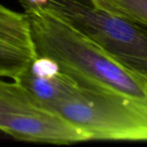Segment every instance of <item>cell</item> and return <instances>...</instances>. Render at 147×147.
<instances>
[{
    "mask_svg": "<svg viewBox=\"0 0 147 147\" xmlns=\"http://www.w3.org/2000/svg\"><path fill=\"white\" fill-rule=\"evenodd\" d=\"M36 57L57 62L61 71L147 102V79L131 71L96 44L42 8L24 10Z\"/></svg>",
    "mask_w": 147,
    "mask_h": 147,
    "instance_id": "cell-1",
    "label": "cell"
},
{
    "mask_svg": "<svg viewBox=\"0 0 147 147\" xmlns=\"http://www.w3.org/2000/svg\"><path fill=\"white\" fill-rule=\"evenodd\" d=\"M71 76L74 85L63 98L46 105V109L82 131L89 140H146V101Z\"/></svg>",
    "mask_w": 147,
    "mask_h": 147,
    "instance_id": "cell-2",
    "label": "cell"
},
{
    "mask_svg": "<svg viewBox=\"0 0 147 147\" xmlns=\"http://www.w3.org/2000/svg\"><path fill=\"white\" fill-rule=\"evenodd\" d=\"M40 8L96 44L121 65L147 79L146 28L98 9L90 0H46Z\"/></svg>",
    "mask_w": 147,
    "mask_h": 147,
    "instance_id": "cell-3",
    "label": "cell"
},
{
    "mask_svg": "<svg viewBox=\"0 0 147 147\" xmlns=\"http://www.w3.org/2000/svg\"><path fill=\"white\" fill-rule=\"evenodd\" d=\"M0 76V131L16 140L68 145L75 128L59 115L43 108L16 80Z\"/></svg>",
    "mask_w": 147,
    "mask_h": 147,
    "instance_id": "cell-4",
    "label": "cell"
},
{
    "mask_svg": "<svg viewBox=\"0 0 147 147\" xmlns=\"http://www.w3.org/2000/svg\"><path fill=\"white\" fill-rule=\"evenodd\" d=\"M35 58L27 15L0 3V76L16 80Z\"/></svg>",
    "mask_w": 147,
    "mask_h": 147,
    "instance_id": "cell-5",
    "label": "cell"
},
{
    "mask_svg": "<svg viewBox=\"0 0 147 147\" xmlns=\"http://www.w3.org/2000/svg\"><path fill=\"white\" fill-rule=\"evenodd\" d=\"M91 3L105 12L131 22L147 27V0H90Z\"/></svg>",
    "mask_w": 147,
    "mask_h": 147,
    "instance_id": "cell-6",
    "label": "cell"
}]
</instances>
